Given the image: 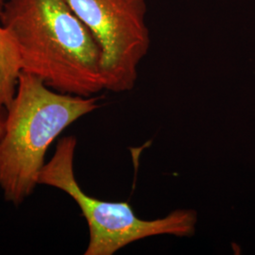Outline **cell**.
Wrapping results in <instances>:
<instances>
[{
	"mask_svg": "<svg viewBox=\"0 0 255 255\" xmlns=\"http://www.w3.org/2000/svg\"><path fill=\"white\" fill-rule=\"evenodd\" d=\"M0 23L16 45L21 72L63 94L105 90L101 48L65 0H7Z\"/></svg>",
	"mask_w": 255,
	"mask_h": 255,
	"instance_id": "obj_1",
	"label": "cell"
},
{
	"mask_svg": "<svg viewBox=\"0 0 255 255\" xmlns=\"http://www.w3.org/2000/svg\"><path fill=\"white\" fill-rule=\"evenodd\" d=\"M77 138H62L53 157L45 164L39 184L54 187L72 198L89 228V243L84 255H113L142 239L158 236L191 237L198 224L194 210L178 209L161 219L138 218L128 201H105L83 191L74 171Z\"/></svg>",
	"mask_w": 255,
	"mask_h": 255,
	"instance_id": "obj_3",
	"label": "cell"
},
{
	"mask_svg": "<svg viewBox=\"0 0 255 255\" xmlns=\"http://www.w3.org/2000/svg\"><path fill=\"white\" fill-rule=\"evenodd\" d=\"M6 121H7V109L0 108V143L6 132Z\"/></svg>",
	"mask_w": 255,
	"mask_h": 255,
	"instance_id": "obj_6",
	"label": "cell"
},
{
	"mask_svg": "<svg viewBox=\"0 0 255 255\" xmlns=\"http://www.w3.org/2000/svg\"><path fill=\"white\" fill-rule=\"evenodd\" d=\"M101 51L105 90L131 91L150 46L146 0H65Z\"/></svg>",
	"mask_w": 255,
	"mask_h": 255,
	"instance_id": "obj_4",
	"label": "cell"
},
{
	"mask_svg": "<svg viewBox=\"0 0 255 255\" xmlns=\"http://www.w3.org/2000/svg\"><path fill=\"white\" fill-rule=\"evenodd\" d=\"M5 0H0V11ZM21 64L18 50L8 30L0 23V108L8 109L15 96Z\"/></svg>",
	"mask_w": 255,
	"mask_h": 255,
	"instance_id": "obj_5",
	"label": "cell"
},
{
	"mask_svg": "<svg viewBox=\"0 0 255 255\" xmlns=\"http://www.w3.org/2000/svg\"><path fill=\"white\" fill-rule=\"evenodd\" d=\"M99 100L59 93L39 78L20 73L0 143V188L6 201L17 206L31 195L47 148L66 128L99 109Z\"/></svg>",
	"mask_w": 255,
	"mask_h": 255,
	"instance_id": "obj_2",
	"label": "cell"
}]
</instances>
